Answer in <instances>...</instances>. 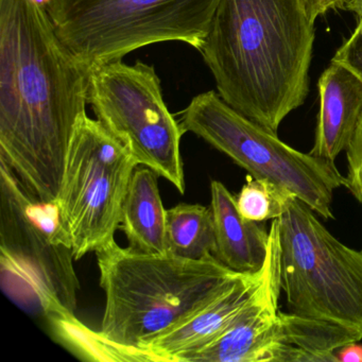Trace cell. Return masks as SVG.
<instances>
[{
    "instance_id": "1",
    "label": "cell",
    "mask_w": 362,
    "mask_h": 362,
    "mask_svg": "<svg viewBox=\"0 0 362 362\" xmlns=\"http://www.w3.org/2000/svg\"><path fill=\"white\" fill-rule=\"evenodd\" d=\"M90 73L46 6L0 0V160L44 202L58 201L74 133L88 115Z\"/></svg>"
},
{
    "instance_id": "2",
    "label": "cell",
    "mask_w": 362,
    "mask_h": 362,
    "mask_svg": "<svg viewBox=\"0 0 362 362\" xmlns=\"http://www.w3.org/2000/svg\"><path fill=\"white\" fill-rule=\"evenodd\" d=\"M313 43L302 0H221L199 52L219 96L277 134L308 96Z\"/></svg>"
},
{
    "instance_id": "3",
    "label": "cell",
    "mask_w": 362,
    "mask_h": 362,
    "mask_svg": "<svg viewBox=\"0 0 362 362\" xmlns=\"http://www.w3.org/2000/svg\"><path fill=\"white\" fill-rule=\"evenodd\" d=\"M105 308L99 334L153 361L143 347L189 317L245 273L215 256L186 259L112 243L96 252Z\"/></svg>"
},
{
    "instance_id": "4",
    "label": "cell",
    "mask_w": 362,
    "mask_h": 362,
    "mask_svg": "<svg viewBox=\"0 0 362 362\" xmlns=\"http://www.w3.org/2000/svg\"><path fill=\"white\" fill-rule=\"evenodd\" d=\"M73 243L57 203L37 198L0 160V277L4 292L48 321L76 317Z\"/></svg>"
},
{
    "instance_id": "5",
    "label": "cell",
    "mask_w": 362,
    "mask_h": 362,
    "mask_svg": "<svg viewBox=\"0 0 362 362\" xmlns=\"http://www.w3.org/2000/svg\"><path fill=\"white\" fill-rule=\"evenodd\" d=\"M221 0H49L61 41L92 69L153 44L200 52Z\"/></svg>"
},
{
    "instance_id": "6",
    "label": "cell",
    "mask_w": 362,
    "mask_h": 362,
    "mask_svg": "<svg viewBox=\"0 0 362 362\" xmlns=\"http://www.w3.org/2000/svg\"><path fill=\"white\" fill-rule=\"evenodd\" d=\"M313 213L291 196L279 218L281 290L288 308L362 339V251L334 238Z\"/></svg>"
},
{
    "instance_id": "7",
    "label": "cell",
    "mask_w": 362,
    "mask_h": 362,
    "mask_svg": "<svg viewBox=\"0 0 362 362\" xmlns=\"http://www.w3.org/2000/svg\"><path fill=\"white\" fill-rule=\"evenodd\" d=\"M184 132L204 139L251 177L270 182L332 219L334 192L345 186L334 163L303 153L243 116L214 90L197 95L181 113Z\"/></svg>"
},
{
    "instance_id": "8",
    "label": "cell",
    "mask_w": 362,
    "mask_h": 362,
    "mask_svg": "<svg viewBox=\"0 0 362 362\" xmlns=\"http://www.w3.org/2000/svg\"><path fill=\"white\" fill-rule=\"evenodd\" d=\"M88 105L97 120L146 166L185 192L184 130L169 111L153 65L122 60L90 69Z\"/></svg>"
},
{
    "instance_id": "9",
    "label": "cell",
    "mask_w": 362,
    "mask_h": 362,
    "mask_svg": "<svg viewBox=\"0 0 362 362\" xmlns=\"http://www.w3.org/2000/svg\"><path fill=\"white\" fill-rule=\"evenodd\" d=\"M139 166L130 150L99 120L82 118L57 201L76 260L115 243L122 203Z\"/></svg>"
},
{
    "instance_id": "10",
    "label": "cell",
    "mask_w": 362,
    "mask_h": 362,
    "mask_svg": "<svg viewBox=\"0 0 362 362\" xmlns=\"http://www.w3.org/2000/svg\"><path fill=\"white\" fill-rule=\"evenodd\" d=\"M281 245L279 218L269 230L262 281L243 313L211 342L181 362H279L283 340L281 311Z\"/></svg>"
},
{
    "instance_id": "11",
    "label": "cell",
    "mask_w": 362,
    "mask_h": 362,
    "mask_svg": "<svg viewBox=\"0 0 362 362\" xmlns=\"http://www.w3.org/2000/svg\"><path fill=\"white\" fill-rule=\"evenodd\" d=\"M264 266L256 273H245L226 289L189 317L143 347L153 361L181 362L184 356L211 342L243 313L259 286Z\"/></svg>"
},
{
    "instance_id": "12",
    "label": "cell",
    "mask_w": 362,
    "mask_h": 362,
    "mask_svg": "<svg viewBox=\"0 0 362 362\" xmlns=\"http://www.w3.org/2000/svg\"><path fill=\"white\" fill-rule=\"evenodd\" d=\"M320 112L309 153L334 163L351 145L362 118V79L340 63L330 62L317 83Z\"/></svg>"
},
{
    "instance_id": "13",
    "label": "cell",
    "mask_w": 362,
    "mask_h": 362,
    "mask_svg": "<svg viewBox=\"0 0 362 362\" xmlns=\"http://www.w3.org/2000/svg\"><path fill=\"white\" fill-rule=\"evenodd\" d=\"M211 197L216 235L214 256L235 272H258L266 260L269 232L259 222L240 215L236 197L221 182H211Z\"/></svg>"
},
{
    "instance_id": "14",
    "label": "cell",
    "mask_w": 362,
    "mask_h": 362,
    "mask_svg": "<svg viewBox=\"0 0 362 362\" xmlns=\"http://www.w3.org/2000/svg\"><path fill=\"white\" fill-rule=\"evenodd\" d=\"M158 173L137 167L122 203L120 228L129 247L143 253H168L167 209L158 189Z\"/></svg>"
},
{
    "instance_id": "15",
    "label": "cell",
    "mask_w": 362,
    "mask_h": 362,
    "mask_svg": "<svg viewBox=\"0 0 362 362\" xmlns=\"http://www.w3.org/2000/svg\"><path fill=\"white\" fill-rule=\"evenodd\" d=\"M283 340L279 362H338L336 351L361 340L345 328L296 313H281Z\"/></svg>"
},
{
    "instance_id": "16",
    "label": "cell",
    "mask_w": 362,
    "mask_h": 362,
    "mask_svg": "<svg viewBox=\"0 0 362 362\" xmlns=\"http://www.w3.org/2000/svg\"><path fill=\"white\" fill-rule=\"evenodd\" d=\"M167 243L173 255L200 260L214 255L215 222L211 207L182 203L167 209Z\"/></svg>"
},
{
    "instance_id": "17",
    "label": "cell",
    "mask_w": 362,
    "mask_h": 362,
    "mask_svg": "<svg viewBox=\"0 0 362 362\" xmlns=\"http://www.w3.org/2000/svg\"><path fill=\"white\" fill-rule=\"evenodd\" d=\"M291 196L293 194L270 182L249 175L236 197V205L243 218L260 223L281 217Z\"/></svg>"
},
{
    "instance_id": "18",
    "label": "cell",
    "mask_w": 362,
    "mask_h": 362,
    "mask_svg": "<svg viewBox=\"0 0 362 362\" xmlns=\"http://www.w3.org/2000/svg\"><path fill=\"white\" fill-rule=\"evenodd\" d=\"M347 177L345 187L362 205V118L351 145L346 149Z\"/></svg>"
},
{
    "instance_id": "19",
    "label": "cell",
    "mask_w": 362,
    "mask_h": 362,
    "mask_svg": "<svg viewBox=\"0 0 362 362\" xmlns=\"http://www.w3.org/2000/svg\"><path fill=\"white\" fill-rule=\"evenodd\" d=\"M332 61L344 65L362 79V21L358 22L355 31L343 42Z\"/></svg>"
},
{
    "instance_id": "20",
    "label": "cell",
    "mask_w": 362,
    "mask_h": 362,
    "mask_svg": "<svg viewBox=\"0 0 362 362\" xmlns=\"http://www.w3.org/2000/svg\"><path fill=\"white\" fill-rule=\"evenodd\" d=\"M342 0H302L305 13L311 23H315L319 16L329 12L330 10L340 9Z\"/></svg>"
},
{
    "instance_id": "21",
    "label": "cell",
    "mask_w": 362,
    "mask_h": 362,
    "mask_svg": "<svg viewBox=\"0 0 362 362\" xmlns=\"http://www.w3.org/2000/svg\"><path fill=\"white\" fill-rule=\"evenodd\" d=\"M338 362H362V345L351 342L336 351Z\"/></svg>"
},
{
    "instance_id": "22",
    "label": "cell",
    "mask_w": 362,
    "mask_h": 362,
    "mask_svg": "<svg viewBox=\"0 0 362 362\" xmlns=\"http://www.w3.org/2000/svg\"><path fill=\"white\" fill-rule=\"evenodd\" d=\"M339 10L353 12L357 16L358 22L362 21V0H342Z\"/></svg>"
}]
</instances>
